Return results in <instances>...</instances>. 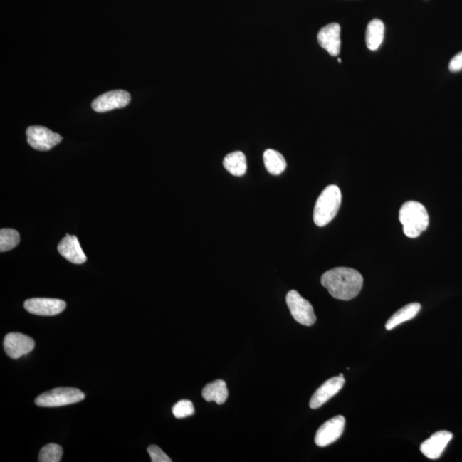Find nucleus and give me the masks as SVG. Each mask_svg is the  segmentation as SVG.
Instances as JSON below:
<instances>
[{"mask_svg": "<svg viewBox=\"0 0 462 462\" xmlns=\"http://www.w3.org/2000/svg\"><path fill=\"white\" fill-rule=\"evenodd\" d=\"M448 69L451 72H459L462 70V52L456 55L449 62Z\"/></svg>", "mask_w": 462, "mask_h": 462, "instance_id": "b1692460", "label": "nucleus"}, {"mask_svg": "<svg viewBox=\"0 0 462 462\" xmlns=\"http://www.w3.org/2000/svg\"><path fill=\"white\" fill-rule=\"evenodd\" d=\"M421 305L417 303L406 305V306L401 308L399 311H397L395 315L387 321V325H385V328L388 330H391L397 327V326L404 323L406 321L414 319V317L417 316L419 312L421 311Z\"/></svg>", "mask_w": 462, "mask_h": 462, "instance_id": "f3484780", "label": "nucleus"}, {"mask_svg": "<svg viewBox=\"0 0 462 462\" xmlns=\"http://www.w3.org/2000/svg\"><path fill=\"white\" fill-rule=\"evenodd\" d=\"M399 219L404 234L409 238H417L429 226V215L426 207L416 201H408L402 205Z\"/></svg>", "mask_w": 462, "mask_h": 462, "instance_id": "f03ea898", "label": "nucleus"}, {"mask_svg": "<svg viewBox=\"0 0 462 462\" xmlns=\"http://www.w3.org/2000/svg\"><path fill=\"white\" fill-rule=\"evenodd\" d=\"M286 303L292 317L298 323L306 326L315 324L316 316L311 303L304 299L298 291L291 290L287 294Z\"/></svg>", "mask_w": 462, "mask_h": 462, "instance_id": "39448f33", "label": "nucleus"}, {"mask_svg": "<svg viewBox=\"0 0 462 462\" xmlns=\"http://www.w3.org/2000/svg\"><path fill=\"white\" fill-rule=\"evenodd\" d=\"M36 342L26 335L11 332L7 334L4 340V349L10 358L18 359L33 351Z\"/></svg>", "mask_w": 462, "mask_h": 462, "instance_id": "0eeeda50", "label": "nucleus"}, {"mask_svg": "<svg viewBox=\"0 0 462 462\" xmlns=\"http://www.w3.org/2000/svg\"><path fill=\"white\" fill-rule=\"evenodd\" d=\"M85 394L75 388L61 387L41 394L36 399V404L44 408H55L76 404L83 401Z\"/></svg>", "mask_w": 462, "mask_h": 462, "instance_id": "20e7f679", "label": "nucleus"}, {"mask_svg": "<svg viewBox=\"0 0 462 462\" xmlns=\"http://www.w3.org/2000/svg\"><path fill=\"white\" fill-rule=\"evenodd\" d=\"M63 456V448L58 444L49 443L41 449L40 462H59Z\"/></svg>", "mask_w": 462, "mask_h": 462, "instance_id": "412c9836", "label": "nucleus"}, {"mask_svg": "<svg viewBox=\"0 0 462 462\" xmlns=\"http://www.w3.org/2000/svg\"><path fill=\"white\" fill-rule=\"evenodd\" d=\"M342 203L341 190L336 185H330L321 193L313 211V221L317 226L324 227L336 217Z\"/></svg>", "mask_w": 462, "mask_h": 462, "instance_id": "7ed1b4c3", "label": "nucleus"}, {"mask_svg": "<svg viewBox=\"0 0 462 462\" xmlns=\"http://www.w3.org/2000/svg\"><path fill=\"white\" fill-rule=\"evenodd\" d=\"M337 61H338L339 63H341V62H342V61H341L340 58H338Z\"/></svg>", "mask_w": 462, "mask_h": 462, "instance_id": "393cba45", "label": "nucleus"}, {"mask_svg": "<svg viewBox=\"0 0 462 462\" xmlns=\"http://www.w3.org/2000/svg\"><path fill=\"white\" fill-rule=\"evenodd\" d=\"M345 384V379L343 378V376L339 375L338 377H334L317 389L315 394H313L310 402H309V406L312 409H317L320 408L321 406H323L325 402H327L330 398H332L334 396H336L337 394L341 391L343 385Z\"/></svg>", "mask_w": 462, "mask_h": 462, "instance_id": "9b49d317", "label": "nucleus"}, {"mask_svg": "<svg viewBox=\"0 0 462 462\" xmlns=\"http://www.w3.org/2000/svg\"><path fill=\"white\" fill-rule=\"evenodd\" d=\"M384 24L379 19L372 20L368 23L366 32V43L367 48L376 51L379 48L384 41Z\"/></svg>", "mask_w": 462, "mask_h": 462, "instance_id": "dca6fc26", "label": "nucleus"}, {"mask_svg": "<svg viewBox=\"0 0 462 462\" xmlns=\"http://www.w3.org/2000/svg\"><path fill=\"white\" fill-rule=\"evenodd\" d=\"M58 250L63 258L73 264L80 265L87 261V256L80 248L78 237L75 236L67 234L58 245Z\"/></svg>", "mask_w": 462, "mask_h": 462, "instance_id": "4468645a", "label": "nucleus"}, {"mask_svg": "<svg viewBox=\"0 0 462 462\" xmlns=\"http://www.w3.org/2000/svg\"><path fill=\"white\" fill-rule=\"evenodd\" d=\"M172 413L177 419H184L191 416L194 414V408L191 401L182 400L173 406Z\"/></svg>", "mask_w": 462, "mask_h": 462, "instance_id": "4be33fe9", "label": "nucleus"}, {"mask_svg": "<svg viewBox=\"0 0 462 462\" xmlns=\"http://www.w3.org/2000/svg\"><path fill=\"white\" fill-rule=\"evenodd\" d=\"M147 452L149 453L152 462H172L171 458L156 445H151L148 447Z\"/></svg>", "mask_w": 462, "mask_h": 462, "instance_id": "5701e85b", "label": "nucleus"}, {"mask_svg": "<svg viewBox=\"0 0 462 462\" xmlns=\"http://www.w3.org/2000/svg\"><path fill=\"white\" fill-rule=\"evenodd\" d=\"M321 283L332 298L350 300L356 298L362 290L363 277L355 269L337 267L322 275Z\"/></svg>", "mask_w": 462, "mask_h": 462, "instance_id": "f257e3e1", "label": "nucleus"}, {"mask_svg": "<svg viewBox=\"0 0 462 462\" xmlns=\"http://www.w3.org/2000/svg\"><path fill=\"white\" fill-rule=\"evenodd\" d=\"M224 167L228 172L236 177L245 175L247 172V159L243 152L240 151L231 152L226 155L223 161Z\"/></svg>", "mask_w": 462, "mask_h": 462, "instance_id": "a211bd4d", "label": "nucleus"}, {"mask_svg": "<svg viewBox=\"0 0 462 462\" xmlns=\"http://www.w3.org/2000/svg\"><path fill=\"white\" fill-rule=\"evenodd\" d=\"M228 395L227 385L224 380H216L202 389V397L206 401H215L219 405L226 401Z\"/></svg>", "mask_w": 462, "mask_h": 462, "instance_id": "2eb2a0df", "label": "nucleus"}, {"mask_svg": "<svg viewBox=\"0 0 462 462\" xmlns=\"http://www.w3.org/2000/svg\"><path fill=\"white\" fill-rule=\"evenodd\" d=\"M265 167L271 175L278 176L285 171L287 163L280 152L273 149H268L264 152Z\"/></svg>", "mask_w": 462, "mask_h": 462, "instance_id": "6ab92c4d", "label": "nucleus"}, {"mask_svg": "<svg viewBox=\"0 0 462 462\" xmlns=\"http://www.w3.org/2000/svg\"><path fill=\"white\" fill-rule=\"evenodd\" d=\"M29 146L38 151H49L62 142V137L43 126H31L27 130Z\"/></svg>", "mask_w": 462, "mask_h": 462, "instance_id": "423d86ee", "label": "nucleus"}, {"mask_svg": "<svg viewBox=\"0 0 462 462\" xmlns=\"http://www.w3.org/2000/svg\"><path fill=\"white\" fill-rule=\"evenodd\" d=\"M19 243V233L14 229H2L0 231V251L2 253L15 248Z\"/></svg>", "mask_w": 462, "mask_h": 462, "instance_id": "aec40b11", "label": "nucleus"}, {"mask_svg": "<svg viewBox=\"0 0 462 462\" xmlns=\"http://www.w3.org/2000/svg\"><path fill=\"white\" fill-rule=\"evenodd\" d=\"M345 419L342 415L330 419L322 425L315 435V443L319 447H326L336 442L342 435Z\"/></svg>", "mask_w": 462, "mask_h": 462, "instance_id": "1a4fd4ad", "label": "nucleus"}, {"mask_svg": "<svg viewBox=\"0 0 462 462\" xmlns=\"http://www.w3.org/2000/svg\"><path fill=\"white\" fill-rule=\"evenodd\" d=\"M317 41L322 48L332 56H338L341 51V27L338 23H330L317 33Z\"/></svg>", "mask_w": 462, "mask_h": 462, "instance_id": "f8f14e48", "label": "nucleus"}, {"mask_svg": "<svg viewBox=\"0 0 462 462\" xmlns=\"http://www.w3.org/2000/svg\"><path fill=\"white\" fill-rule=\"evenodd\" d=\"M130 93L125 90H114L105 93L96 98L92 103V108L96 112L103 113L114 109L124 108L130 103Z\"/></svg>", "mask_w": 462, "mask_h": 462, "instance_id": "6e6552de", "label": "nucleus"}, {"mask_svg": "<svg viewBox=\"0 0 462 462\" xmlns=\"http://www.w3.org/2000/svg\"><path fill=\"white\" fill-rule=\"evenodd\" d=\"M24 308L32 315L55 316L65 311L66 303L58 299L32 298L24 303Z\"/></svg>", "mask_w": 462, "mask_h": 462, "instance_id": "9d476101", "label": "nucleus"}, {"mask_svg": "<svg viewBox=\"0 0 462 462\" xmlns=\"http://www.w3.org/2000/svg\"><path fill=\"white\" fill-rule=\"evenodd\" d=\"M452 439L453 434L448 431L436 432L421 444V451L428 459H439Z\"/></svg>", "mask_w": 462, "mask_h": 462, "instance_id": "ddd939ff", "label": "nucleus"}]
</instances>
